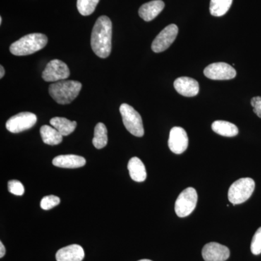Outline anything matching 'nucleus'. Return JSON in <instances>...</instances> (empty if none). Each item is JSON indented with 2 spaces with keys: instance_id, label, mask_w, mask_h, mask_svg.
<instances>
[{
  "instance_id": "1",
  "label": "nucleus",
  "mask_w": 261,
  "mask_h": 261,
  "mask_svg": "<svg viewBox=\"0 0 261 261\" xmlns=\"http://www.w3.org/2000/svg\"><path fill=\"white\" fill-rule=\"evenodd\" d=\"M113 25L111 19L106 15L98 18L91 36L92 50L99 58H106L112 49Z\"/></svg>"
},
{
  "instance_id": "2",
  "label": "nucleus",
  "mask_w": 261,
  "mask_h": 261,
  "mask_svg": "<svg viewBox=\"0 0 261 261\" xmlns=\"http://www.w3.org/2000/svg\"><path fill=\"white\" fill-rule=\"evenodd\" d=\"M82 88V84L80 82L62 80L49 86V93L58 104L68 105L78 97Z\"/></svg>"
},
{
  "instance_id": "3",
  "label": "nucleus",
  "mask_w": 261,
  "mask_h": 261,
  "mask_svg": "<svg viewBox=\"0 0 261 261\" xmlns=\"http://www.w3.org/2000/svg\"><path fill=\"white\" fill-rule=\"evenodd\" d=\"M48 42L47 37L40 33L28 34L10 45V51L16 56H29L41 50Z\"/></svg>"
},
{
  "instance_id": "4",
  "label": "nucleus",
  "mask_w": 261,
  "mask_h": 261,
  "mask_svg": "<svg viewBox=\"0 0 261 261\" xmlns=\"http://www.w3.org/2000/svg\"><path fill=\"white\" fill-rule=\"evenodd\" d=\"M255 184L251 178H242L233 182L228 192V198L233 205L248 200L255 190Z\"/></svg>"
},
{
  "instance_id": "5",
  "label": "nucleus",
  "mask_w": 261,
  "mask_h": 261,
  "mask_svg": "<svg viewBox=\"0 0 261 261\" xmlns=\"http://www.w3.org/2000/svg\"><path fill=\"white\" fill-rule=\"evenodd\" d=\"M123 125L132 135L137 137H143L145 135L143 122L140 113L135 108L126 103H123L120 107Z\"/></svg>"
},
{
  "instance_id": "6",
  "label": "nucleus",
  "mask_w": 261,
  "mask_h": 261,
  "mask_svg": "<svg viewBox=\"0 0 261 261\" xmlns=\"http://www.w3.org/2000/svg\"><path fill=\"white\" fill-rule=\"evenodd\" d=\"M197 202V191L193 187H188L178 195L175 203V212L178 217H187L195 210Z\"/></svg>"
},
{
  "instance_id": "7",
  "label": "nucleus",
  "mask_w": 261,
  "mask_h": 261,
  "mask_svg": "<svg viewBox=\"0 0 261 261\" xmlns=\"http://www.w3.org/2000/svg\"><path fill=\"white\" fill-rule=\"evenodd\" d=\"M37 121V117L34 113L23 112L13 116L7 121L6 128L13 134L20 133L30 129Z\"/></svg>"
},
{
  "instance_id": "8",
  "label": "nucleus",
  "mask_w": 261,
  "mask_h": 261,
  "mask_svg": "<svg viewBox=\"0 0 261 261\" xmlns=\"http://www.w3.org/2000/svg\"><path fill=\"white\" fill-rule=\"evenodd\" d=\"M68 65L60 60H53L47 63L42 73V79L47 82H57L69 77Z\"/></svg>"
},
{
  "instance_id": "9",
  "label": "nucleus",
  "mask_w": 261,
  "mask_h": 261,
  "mask_svg": "<svg viewBox=\"0 0 261 261\" xmlns=\"http://www.w3.org/2000/svg\"><path fill=\"white\" fill-rule=\"evenodd\" d=\"M178 33V27L175 24H171L155 37L152 44V51L156 53H162L166 50L174 42Z\"/></svg>"
},
{
  "instance_id": "10",
  "label": "nucleus",
  "mask_w": 261,
  "mask_h": 261,
  "mask_svg": "<svg viewBox=\"0 0 261 261\" xmlns=\"http://www.w3.org/2000/svg\"><path fill=\"white\" fill-rule=\"evenodd\" d=\"M204 75L212 80H230L235 78L237 71L226 63H214L206 67Z\"/></svg>"
},
{
  "instance_id": "11",
  "label": "nucleus",
  "mask_w": 261,
  "mask_h": 261,
  "mask_svg": "<svg viewBox=\"0 0 261 261\" xmlns=\"http://www.w3.org/2000/svg\"><path fill=\"white\" fill-rule=\"evenodd\" d=\"M188 145L189 139L186 130L178 126L171 128L168 139V147L173 153H183L186 151Z\"/></svg>"
},
{
  "instance_id": "12",
  "label": "nucleus",
  "mask_w": 261,
  "mask_h": 261,
  "mask_svg": "<svg viewBox=\"0 0 261 261\" xmlns=\"http://www.w3.org/2000/svg\"><path fill=\"white\" fill-rule=\"evenodd\" d=\"M202 255L205 261H226L230 256V250L221 244L210 243L204 246Z\"/></svg>"
},
{
  "instance_id": "13",
  "label": "nucleus",
  "mask_w": 261,
  "mask_h": 261,
  "mask_svg": "<svg viewBox=\"0 0 261 261\" xmlns=\"http://www.w3.org/2000/svg\"><path fill=\"white\" fill-rule=\"evenodd\" d=\"M176 92L185 97H195L200 90L198 82L190 77H180L173 83Z\"/></svg>"
},
{
  "instance_id": "14",
  "label": "nucleus",
  "mask_w": 261,
  "mask_h": 261,
  "mask_svg": "<svg viewBox=\"0 0 261 261\" xmlns=\"http://www.w3.org/2000/svg\"><path fill=\"white\" fill-rule=\"evenodd\" d=\"M85 256L83 247L70 245L60 249L56 253L57 261H82Z\"/></svg>"
},
{
  "instance_id": "15",
  "label": "nucleus",
  "mask_w": 261,
  "mask_h": 261,
  "mask_svg": "<svg viewBox=\"0 0 261 261\" xmlns=\"http://www.w3.org/2000/svg\"><path fill=\"white\" fill-rule=\"evenodd\" d=\"M164 7L165 3L162 0H153L142 5L139 10V15L145 21H151L162 12Z\"/></svg>"
},
{
  "instance_id": "16",
  "label": "nucleus",
  "mask_w": 261,
  "mask_h": 261,
  "mask_svg": "<svg viewBox=\"0 0 261 261\" xmlns=\"http://www.w3.org/2000/svg\"><path fill=\"white\" fill-rule=\"evenodd\" d=\"M53 164L57 167L77 168L85 166L86 160L82 156L75 154H62L53 159Z\"/></svg>"
},
{
  "instance_id": "17",
  "label": "nucleus",
  "mask_w": 261,
  "mask_h": 261,
  "mask_svg": "<svg viewBox=\"0 0 261 261\" xmlns=\"http://www.w3.org/2000/svg\"><path fill=\"white\" fill-rule=\"evenodd\" d=\"M128 170L130 178L134 181L142 182L147 178V171L145 165L139 158L134 157L129 160L128 163Z\"/></svg>"
},
{
  "instance_id": "18",
  "label": "nucleus",
  "mask_w": 261,
  "mask_h": 261,
  "mask_svg": "<svg viewBox=\"0 0 261 261\" xmlns=\"http://www.w3.org/2000/svg\"><path fill=\"white\" fill-rule=\"evenodd\" d=\"M40 135L44 143L49 145H58L63 142V136L54 127L44 125L40 128Z\"/></svg>"
},
{
  "instance_id": "19",
  "label": "nucleus",
  "mask_w": 261,
  "mask_h": 261,
  "mask_svg": "<svg viewBox=\"0 0 261 261\" xmlns=\"http://www.w3.org/2000/svg\"><path fill=\"white\" fill-rule=\"evenodd\" d=\"M50 124L63 136H68L73 133L76 128L77 123L62 117H55L50 120Z\"/></svg>"
},
{
  "instance_id": "20",
  "label": "nucleus",
  "mask_w": 261,
  "mask_h": 261,
  "mask_svg": "<svg viewBox=\"0 0 261 261\" xmlns=\"http://www.w3.org/2000/svg\"><path fill=\"white\" fill-rule=\"evenodd\" d=\"M212 129L218 135L226 137H233L238 135L236 125L225 121H216L213 123Z\"/></svg>"
},
{
  "instance_id": "21",
  "label": "nucleus",
  "mask_w": 261,
  "mask_h": 261,
  "mask_svg": "<svg viewBox=\"0 0 261 261\" xmlns=\"http://www.w3.org/2000/svg\"><path fill=\"white\" fill-rule=\"evenodd\" d=\"M108 141V130L106 125L102 123H98L94 128L92 144L96 148L102 149L107 145Z\"/></svg>"
},
{
  "instance_id": "22",
  "label": "nucleus",
  "mask_w": 261,
  "mask_h": 261,
  "mask_svg": "<svg viewBox=\"0 0 261 261\" xmlns=\"http://www.w3.org/2000/svg\"><path fill=\"white\" fill-rule=\"evenodd\" d=\"M233 0H211V14L216 17L223 16L231 8Z\"/></svg>"
},
{
  "instance_id": "23",
  "label": "nucleus",
  "mask_w": 261,
  "mask_h": 261,
  "mask_svg": "<svg viewBox=\"0 0 261 261\" xmlns=\"http://www.w3.org/2000/svg\"><path fill=\"white\" fill-rule=\"evenodd\" d=\"M99 0H77V9L81 15L88 16L94 13Z\"/></svg>"
},
{
  "instance_id": "24",
  "label": "nucleus",
  "mask_w": 261,
  "mask_h": 261,
  "mask_svg": "<svg viewBox=\"0 0 261 261\" xmlns=\"http://www.w3.org/2000/svg\"><path fill=\"white\" fill-rule=\"evenodd\" d=\"M61 199L55 195H48L44 197L41 200L40 206L43 210H50L56 206L59 205Z\"/></svg>"
},
{
  "instance_id": "25",
  "label": "nucleus",
  "mask_w": 261,
  "mask_h": 261,
  "mask_svg": "<svg viewBox=\"0 0 261 261\" xmlns=\"http://www.w3.org/2000/svg\"><path fill=\"white\" fill-rule=\"evenodd\" d=\"M250 248L252 253L254 255H260L261 253V227L259 228L254 234Z\"/></svg>"
},
{
  "instance_id": "26",
  "label": "nucleus",
  "mask_w": 261,
  "mask_h": 261,
  "mask_svg": "<svg viewBox=\"0 0 261 261\" xmlns=\"http://www.w3.org/2000/svg\"><path fill=\"white\" fill-rule=\"evenodd\" d=\"M8 190L10 193L17 196H22L25 192L23 184L18 180H11L8 182Z\"/></svg>"
},
{
  "instance_id": "27",
  "label": "nucleus",
  "mask_w": 261,
  "mask_h": 261,
  "mask_svg": "<svg viewBox=\"0 0 261 261\" xmlns=\"http://www.w3.org/2000/svg\"><path fill=\"white\" fill-rule=\"evenodd\" d=\"M253 112L261 118V97H255L251 99Z\"/></svg>"
},
{
  "instance_id": "28",
  "label": "nucleus",
  "mask_w": 261,
  "mask_h": 261,
  "mask_svg": "<svg viewBox=\"0 0 261 261\" xmlns=\"http://www.w3.org/2000/svg\"><path fill=\"white\" fill-rule=\"evenodd\" d=\"M5 252H6V250H5V247L4 245H3V243H0V257H3L5 256Z\"/></svg>"
},
{
  "instance_id": "29",
  "label": "nucleus",
  "mask_w": 261,
  "mask_h": 261,
  "mask_svg": "<svg viewBox=\"0 0 261 261\" xmlns=\"http://www.w3.org/2000/svg\"><path fill=\"white\" fill-rule=\"evenodd\" d=\"M0 71H1L0 72V78L3 79L5 75V69L4 68H3V65L0 66Z\"/></svg>"
},
{
  "instance_id": "30",
  "label": "nucleus",
  "mask_w": 261,
  "mask_h": 261,
  "mask_svg": "<svg viewBox=\"0 0 261 261\" xmlns=\"http://www.w3.org/2000/svg\"><path fill=\"white\" fill-rule=\"evenodd\" d=\"M139 261H152V260H148V259H143V260H140Z\"/></svg>"
},
{
  "instance_id": "31",
  "label": "nucleus",
  "mask_w": 261,
  "mask_h": 261,
  "mask_svg": "<svg viewBox=\"0 0 261 261\" xmlns=\"http://www.w3.org/2000/svg\"><path fill=\"white\" fill-rule=\"evenodd\" d=\"M2 23H3V18L0 17V24H2Z\"/></svg>"
}]
</instances>
